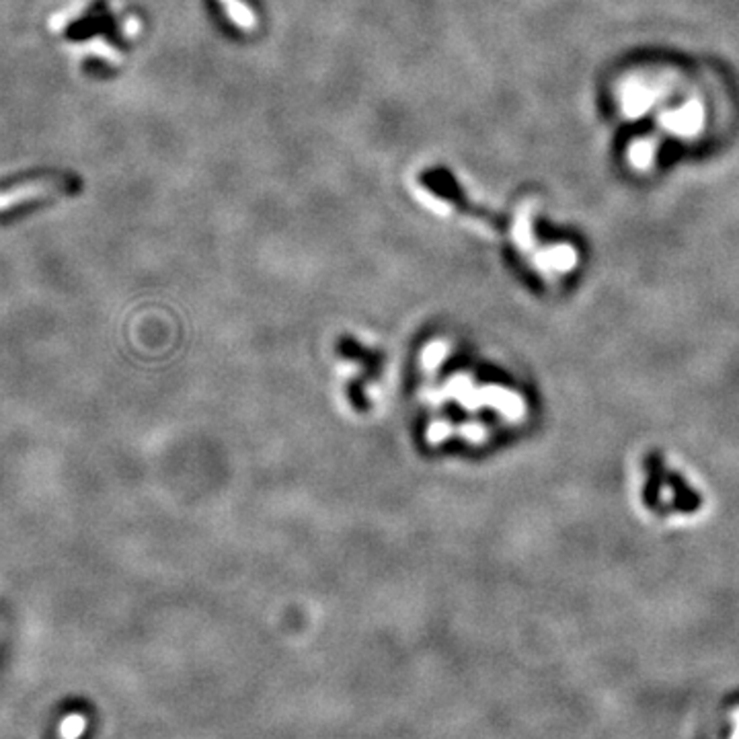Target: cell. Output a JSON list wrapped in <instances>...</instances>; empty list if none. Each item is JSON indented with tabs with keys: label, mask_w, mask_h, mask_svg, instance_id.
Wrapping results in <instances>:
<instances>
[]
</instances>
